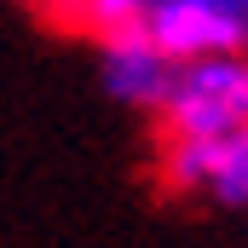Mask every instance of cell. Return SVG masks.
I'll list each match as a JSON object with an SVG mask.
<instances>
[{
	"instance_id": "cell-1",
	"label": "cell",
	"mask_w": 248,
	"mask_h": 248,
	"mask_svg": "<svg viewBox=\"0 0 248 248\" xmlns=\"http://www.w3.org/2000/svg\"><path fill=\"white\" fill-rule=\"evenodd\" d=\"M162 139H202L248 122V52H202L179 58L162 104L150 110Z\"/></svg>"
},
{
	"instance_id": "cell-2",
	"label": "cell",
	"mask_w": 248,
	"mask_h": 248,
	"mask_svg": "<svg viewBox=\"0 0 248 248\" xmlns=\"http://www.w3.org/2000/svg\"><path fill=\"white\" fill-rule=\"evenodd\" d=\"M156 185L179 202L248 214V122L225 133H202V139H162Z\"/></svg>"
},
{
	"instance_id": "cell-3",
	"label": "cell",
	"mask_w": 248,
	"mask_h": 248,
	"mask_svg": "<svg viewBox=\"0 0 248 248\" xmlns=\"http://www.w3.org/2000/svg\"><path fill=\"white\" fill-rule=\"evenodd\" d=\"M139 29L173 63L202 52H248V0H150Z\"/></svg>"
},
{
	"instance_id": "cell-4",
	"label": "cell",
	"mask_w": 248,
	"mask_h": 248,
	"mask_svg": "<svg viewBox=\"0 0 248 248\" xmlns=\"http://www.w3.org/2000/svg\"><path fill=\"white\" fill-rule=\"evenodd\" d=\"M93 75H98V93L116 104V110H133V116H150L162 104V87L173 75V58L144 35V29H116V35H98L93 41Z\"/></svg>"
},
{
	"instance_id": "cell-5",
	"label": "cell",
	"mask_w": 248,
	"mask_h": 248,
	"mask_svg": "<svg viewBox=\"0 0 248 248\" xmlns=\"http://www.w3.org/2000/svg\"><path fill=\"white\" fill-rule=\"evenodd\" d=\"M46 12L63 29L98 41V35H116V29H139L144 12H150V0H46Z\"/></svg>"
},
{
	"instance_id": "cell-6",
	"label": "cell",
	"mask_w": 248,
	"mask_h": 248,
	"mask_svg": "<svg viewBox=\"0 0 248 248\" xmlns=\"http://www.w3.org/2000/svg\"><path fill=\"white\" fill-rule=\"evenodd\" d=\"M35 6H46V0H35Z\"/></svg>"
}]
</instances>
